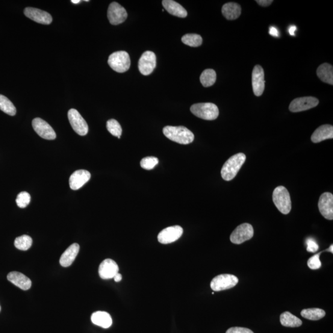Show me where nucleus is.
Returning a JSON list of instances; mask_svg holds the SVG:
<instances>
[{
  "label": "nucleus",
  "instance_id": "obj_1",
  "mask_svg": "<svg viewBox=\"0 0 333 333\" xmlns=\"http://www.w3.org/2000/svg\"><path fill=\"white\" fill-rule=\"evenodd\" d=\"M246 159V155L243 153H238L229 158L221 170V175L224 181H231L234 179L245 163Z\"/></svg>",
  "mask_w": 333,
  "mask_h": 333
},
{
  "label": "nucleus",
  "instance_id": "obj_2",
  "mask_svg": "<svg viewBox=\"0 0 333 333\" xmlns=\"http://www.w3.org/2000/svg\"><path fill=\"white\" fill-rule=\"evenodd\" d=\"M163 133L169 140L182 144H190L194 139L193 132L184 126H166L163 129Z\"/></svg>",
  "mask_w": 333,
  "mask_h": 333
},
{
  "label": "nucleus",
  "instance_id": "obj_3",
  "mask_svg": "<svg viewBox=\"0 0 333 333\" xmlns=\"http://www.w3.org/2000/svg\"><path fill=\"white\" fill-rule=\"evenodd\" d=\"M190 110L194 116L206 120H216L219 115V108L211 103H197L191 106Z\"/></svg>",
  "mask_w": 333,
  "mask_h": 333
},
{
  "label": "nucleus",
  "instance_id": "obj_4",
  "mask_svg": "<svg viewBox=\"0 0 333 333\" xmlns=\"http://www.w3.org/2000/svg\"><path fill=\"white\" fill-rule=\"evenodd\" d=\"M273 201L277 209L285 215L291 210V200L290 193L283 186L276 187L273 193Z\"/></svg>",
  "mask_w": 333,
  "mask_h": 333
},
{
  "label": "nucleus",
  "instance_id": "obj_5",
  "mask_svg": "<svg viewBox=\"0 0 333 333\" xmlns=\"http://www.w3.org/2000/svg\"><path fill=\"white\" fill-rule=\"evenodd\" d=\"M108 64L114 71L123 73L131 67V58L127 52L120 51L114 52L108 59Z\"/></svg>",
  "mask_w": 333,
  "mask_h": 333
},
{
  "label": "nucleus",
  "instance_id": "obj_6",
  "mask_svg": "<svg viewBox=\"0 0 333 333\" xmlns=\"http://www.w3.org/2000/svg\"><path fill=\"white\" fill-rule=\"evenodd\" d=\"M238 278L235 275L222 274L212 279L211 288L214 291L229 290L235 287L238 284Z\"/></svg>",
  "mask_w": 333,
  "mask_h": 333
},
{
  "label": "nucleus",
  "instance_id": "obj_7",
  "mask_svg": "<svg viewBox=\"0 0 333 333\" xmlns=\"http://www.w3.org/2000/svg\"><path fill=\"white\" fill-rule=\"evenodd\" d=\"M254 236V228L249 223H243L237 226L230 236V241L236 244H242Z\"/></svg>",
  "mask_w": 333,
  "mask_h": 333
},
{
  "label": "nucleus",
  "instance_id": "obj_8",
  "mask_svg": "<svg viewBox=\"0 0 333 333\" xmlns=\"http://www.w3.org/2000/svg\"><path fill=\"white\" fill-rule=\"evenodd\" d=\"M68 119L73 131L81 136H85L88 134V126L86 121L74 109H71L68 112Z\"/></svg>",
  "mask_w": 333,
  "mask_h": 333
},
{
  "label": "nucleus",
  "instance_id": "obj_9",
  "mask_svg": "<svg viewBox=\"0 0 333 333\" xmlns=\"http://www.w3.org/2000/svg\"><path fill=\"white\" fill-rule=\"evenodd\" d=\"M127 16L124 8L117 2L111 3L108 10V17L112 25H119L123 23Z\"/></svg>",
  "mask_w": 333,
  "mask_h": 333
},
{
  "label": "nucleus",
  "instance_id": "obj_10",
  "mask_svg": "<svg viewBox=\"0 0 333 333\" xmlns=\"http://www.w3.org/2000/svg\"><path fill=\"white\" fill-rule=\"evenodd\" d=\"M318 103H319V100L314 97H301V98H297L291 101L289 108L293 113H299V112L307 111L316 107Z\"/></svg>",
  "mask_w": 333,
  "mask_h": 333
},
{
  "label": "nucleus",
  "instance_id": "obj_11",
  "mask_svg": "<svg viewBox=\"0 0 333 333\" xmlns=\"http://www.w3.org/2000/svg\"><path fill=\"white\" fill-rule=\"evenodd\" d=\"M184 229L181 226H169L159 233L158 237L159 242L164 244L175 242L182 237Z\"/></svg>",
  "mask_w": 333,
  "mask_h": 333
},
{
  "label": "nucleus",
  "instance_id": "obj_12",
  "mask_svg": "<svg viewBox=\"0 0 333 333\" xmlns=\"http://www.w3.org/2000/svg\"><path fill=\"white\" fill-rule=\"evenodd\" d=\"M156 67V57L154 53L147 51L143 53L138 62V69L141 74L149 75Z\"/></svg>",
  "mask_w": 333,
  "mask_h": 333
},
{
  "label": "nucleus",
  "instance_id": "obj_13",
  "mask_svg": "<svg viewBox=\"0 0 333 333\" xmlns=\"http://www.w3.org/2000/svg\"><path fill=\"white\" fill-rule=\"evenodd\" d=\"M32 126L35 132L44 139L53 140L57 138V134L54 130L49 125V123L40 118H35L33 120Z\"/></svg>",
  "mask_w": 333,
  "mask_h": 333
},
{
  "label": "nucleus",
  "instance_id": "obj_14",
  "mask_svg": "<svg viewBox=\"0 0 333 333\" xmlns=\"http://www.w3.org/2000/svg\"><path fill=\"white\" fill-rule=\"evenodd\" d=\"M318 208L321 214L327 220L333 219V195L331 193H324L320 196Z\"/></svg>",
  "mask_w": 333,
  "mask_h": 333
},
{
  "label": "nucleus",
  "instance_id": "obj_15",
  "mask_svg": "<svg viewBox=\"0 0 333 333\" xmlns=\"http://www.w3.org/2000/svg\"><path fill=\"white\" fill-rule=\"evenodd\" d=\"M264 71L259 65L254 67L252 74L253 91L256 96H261L265 90Z\"/></svg>",
  "mask_w": 333,
  "mask_h": 333
},
{
  "label": "nucleus",
  "instance_id": "obj_16",
  "mask_svg": "<svg viewBox=\"0 0 333 333\" xmlns=\"http://www.w3.org/2000/svg\"><path fill=\"white\" fill-rule=\"evenodd\" d=\"M24 14L28 18L42 24L49 25L53 21L52 16L48 13L39 9L26 8L24 10Z\"/></svg>",
  "mask_w": 333,
  "mask_h": 333
},
{
  "label": "nucleus",
  "instance_id": "obj_17",
  "mask_svg": "<svg viewBox=\"0 0 333 333\" xmlns=\"http://www.w3.org/2000/svg\"><path fill=\"white\" fill-rule=\"evenodd\" d=\"M119 267L116 262L110 259H105L100 264L99 267V276L103 279L114 278L115 275L119 273Z\"/></svg>",
  "mask_w": 333,
  "mask_h": 333
},
{
  "label": "nucleus",
  "instance_id": "obj_18",
  "mask_svg": "<svg viewBox=\"0 0 333 333\" xmlns=\"http://www.w3.org/2000/svg\"><path fill=\"white\" fill-rule=\"evenodd\" d=\"M91 174L85 170H79L73 172L69 178L70 188L73 190H78L90 181Z\"/></svg>",
  "mask_w": 333,
  "mask_h": 333
},
{
  "label": "nucleus",
  "instance_id": "obj_19",
  "mask_svg": "<svg viewBox=\"0 0 333 333\" xmlns=\"http://www.w3.org/2000/svg\"><path fill=\"white\" fill-rule=\"evenodd\" d=\"M7 278L12 284L22 290H28L31 288L32 281L31 279L21 273L17 272H10L8 274Z\"/></svg>",
  "mask_w": 333,
  "mask_h": 333
},
{
  "label": "nucleus",
  "instance_id": "obj_20",
  "mask_svg": "<svg viewBox=\"0 0 333 333\" xmlns=\"http://www.w3.org/2000/svg\"><path fill=\"white\" fill-rule=\"evenodd\" d=\"M333 138V126L331 125H323L319 126L314 132L311 137L312 142L318 143L324 140L332 139Z\"/></svg>",
  "mask_w": 333,
  "mask_h": 333
},
{
  "label": "nucleus",
  "instance_id": "obj_21",
  "mask_svg": "<svg viewBox=\"0 0 333 333\" xmlns=\"http://www.w3.org/2000/svg\"><path fill=\"white\" fill-rule=\"evenodd\" d=\"M80 246L78 244L74 243L70 245L62 254L60 258V264L64 267H69L74 261L78 255Z\"/></svg>",
  "mask_w": 333,
  "mask_h": 333
},
{
  "label": "nucleus",
  "instance_id": "obj_22",
  "mask_svg": "<svg viewBox=\"0 0 333 333\" xmlns=\"http://www.w3.org/2000/svg\"><path fill=\"white\" fill-rule=\"evenodd\" d=\"M163 5L165 10L173 16L182 18H185L188 16L187 10L182 5L173 0H164Z\"/></svg>",
  "mask_w": 333,
  "mask_h": 333
},
{
  "label": "nucleus",
  "instance_id": "obj_23",
  "mask_svg": "<svg viewBox=\"0 0 333 333\" xmlns=\"http://www.w3.org/2000/svg\"><path fill=\"white\" fill-rule=\"evenodd\" d=\"M91 322L103 328H109L113 324V320L108 312L98 311L93 313L91 317Z\"/></svg>",
  "mask_w": 333,
  "mask_h": 333
},
{
  "label": "nucleus",
  "instance_id": "obj_24",
  "mask_svg": "<svg viewBox=\"0 0 333 333\" xmlns=\"http://www.w3.org/2000/svg\"><path fill=\"white\" fill-rule=\"evenodd\" d=\"M222 13L226 19H237L241 15V6L235 3H227L223 6Z\"/></svg>",
  "mask_w": 333,
  "mask_h": 333
},
{
  "label": "nucleus",
  "instance_id": "obj_25",
  "mask_svg": "<svg viewBox=\"0 0 333 333\" xmlns=\"http://www.w3.org/2000/svg\"><path fill=\"white\" fill-rule=\"evenodd\" d=\"M317 73L318 78L325 83L333 85V68L331 64L324 63L318 67Z\"/></svg>",
  "mask_w": 333,
  "mask_h": 333
},
{
  "label": "nucleus",
  "instance_id": "obj_26",
  "mask_svg": "<svg viewBox=\"0 0 333 333\" xmlns=\"http://www.w3.org/2000/svg\"><path fill=\"white\" fill-rule=\"evenodd\" d=\"M280 323L283 326L291 328L299 327L302 324L301 320L290 312H285L280 315Z\"/></svg>",
  "mask_w": 333,
  "mask_h": 333
},
{
  "label": "nucleus",
  "instance_id": "obj_27",
  "mask_svg": "<svg viewBox=\"0 0 333 333\" xmlns=\"http://www.w3.org/2000/svg\"><path fill=\"white\" fill-rule=\"evenodd\" d=\"M301 316L306 319L312 321H317L322 319L325 316L326 312L323 309L318 308H312L303 309L300 312Z\"/></svg>",
  "mask_w": 333,
  "mask_h": 333
},
{
  "label": "nucleus",
  "instance_id": "obj_28",
  "mask_svg": "<svg viewBox=\"0 0 333 333\" xmlns=\"http://www.w3.org/2000/svg\"><path fill=\"white\" fill-rule=\"evenodd\" d=\"M217 74L213 69H208L204 70L200 76V81L204 87L212 86L216 83Z\"/></svg>",
  "mask_w": 333,
  "mask_h": 333
},
{
  "label": "nucleus",
  "instance_id": "obj_29",
  "mask_svg": "<svg viewBox=\"0 0 333 333\" xmlns=\"http://www.w3.org/2000/svg\"><path fill=\"white\" fill-rule=\"evenodd\" d=\"M0 110L11 116H15L16 114V109L13 103L2 95H0Z\"/></svg>",
  "mask_w": 333,
  "mask_h": 333
},
{
  "label": "nucleus",
  "instance_id": "obj_30",
  "mask_svg": "<svg viewBox=\"0 0 333 333\" xmlns=\"http://www.w3.org/2000/svg\"><path fill=\"white\" fill-rule=\"evenodd\" d=\"M182 42L191 47H198L202 43V38L201 35L195 34H188L182 38Z\"/></svg>",
  "mask_w": 333,
  "mask_h": 333
},
{
  "label": "nucleus",
  "instance_id": "obj_31",
  "mask_svg": "<svg viewBox=\"0 0 333 333\" xmlns=\"http://www.w3.org/2000/svg\"><path fill=\"white\" fill-rule=\"evenodd\" d=\"M32 244V239L28 235H22L17 237L14 241V246L17 249L28 250Z\"/></svg>",
  "mask_w": 333,
  "mask_h": 333
},
{
  "label": "nucleus",
  "instance_id": "obj_32",
  "mask_svg": "<svg viewBox=\"0 0 333 333\" xmlns=\"http://www.w3.org/2000/svg\"><path fill=\"white\" fill-rule=\"evenodd\" d=\"M107 129L110 134L113 135V136L116 137L119 139L120 138L122 133V129L120 123L115 119L109 120L107 122Z\"/></svg>",
  "mask_w": 333,
  "mask_h": 333
},
{
  "label": "nucleus",
  "instance_id": "obj_33",
  "mask_svg": "<svg viewBox=\"0 0 333 333\" xmlns=\"http://www.w3.org/2000/svg\"><path fill=\"white\" fill-rule=\"evenodd\" d=\"M31 195L28 192L23 191L17 195L16 199L17 205L20 208H25L31 202Z\"/></svg>",
  "mask_w": 333,
  "mask_h": 333
},
{
  "label": "nucleus",
  "instance_id": "obj_34",
  "mask_svg": "<svg viewBox=\"0 0 333 333\" xmlns=\"http://www.w3.org/2000/svg\"><path fill=\"white\" fill-rule=\"evenodd\" d=\"M159 163V160L155 157L144 158L141 161L140 165L141 168L145 170H152L154 169L156 165Z\"/></svg>",
  "mask_w": 333,
  "mask_h": 333
},
{
  "label": "nucleus",
  "instance_id": "obj_35",
  "mask_svg": "<svg viewBox=\"0 0 333 333\" xmlns=\"http://www.w3.org/2000/svg\"><path fill=\"white\" fill-rule=\"evenodd\" d=\"M321 252L318 253L316 255L313 256L309 259L308 262V265L309 268L312 270L319 269L322 266V263L320 260V255Z\"/></svg>",
  "mask_w": 333,
  "mask_h": 333
},
{
  "label": "nucleus",
  "instance_id": "obj_36",
  "mask_svg": "<svg viewBox=\"0 0 333 333\" xmlns=\"http://www.w3.org/2000/svg\"><path fill=\"white\" fill-rule=\"evenodd\" d=\"M226 333H254L248 328L243 327H232L226 331Z\"/></svg>",
  "mask_w": 333,
  "mask_h": 333
},
{
  "label": "nucleus",
  "instance_id": "obj_37",
  "mask_svg": "<svg viewBox=\"0 0 333 333\" xmlns=\"http://www.w3.org/2000/svg\"><path fill=\"white\" fill-rule=\"evenodd\" d=\"M308 251L310 252H315L318 249V245L316 242L312 239H309L307 240Z\"/></svg>",
  "mask_w": 333,
  "mask_h": 333
},
{
  "label": "nucleus",
  "instance_id": "obj_38",
  "mask_svg": "<svg viewBox=\"0 0 333 333\" xmlns=\"http://www.w3.org/2000/svg\"><path fill=\"white\" fill-rule=\"evenodd\" d=\"M259 5L262 6V7H267L268 6H270L272 4V0H258L256 1Z\"/></svg>",
  "mask_w": 333,
  "mask_h": 333
},
{
  "label": "nucleus",
  "instance_id": "obj_39",
  "mask_svg": "<svg viewBox=\"0 0 333 333\" xmlns=\"http://www.w3.org/2000/svg\"><path fill=\"white\" fill-rule=\"evenodd\" d=\"M269 33L271 35L275 37H278L279 36V32L278 29L274 27H271L270 28Z\"/></svg>",
  "mask_w": 333,
  "mask_h": 333
},
{
  "label": "nucleus",
  "instance_id": "obj_40",
  "mask_svg": "<svg viewBox=\"0 0 333 333\" xmlns=\"http://www.w3.org/2000/svg\"><path fill=\"white\" fill-rule=\"evenodd\" d=\"M114 281L116 282H119L122 280V276L121 274L118 273L114 277Z\"/></svg>",
  "mask_w": 333,
  "mask_h": 333
},
{
  "label": "nucleus",
  "instance_id": "obj_41",
  "mask_svg": "<svg viewBox=\"0 0 333 333\" xmlns=\"http://www.w3.org/2000/svg\"><path fill=\"white\" fill-rule=\"evenodd\" d=\"M297 30V28L296 26H291L290 27V28L289 29V32H290V34L291 35H294V33H295V31Z\"/></svg>",
  "mask_w": 333,
  "mask_h": 333
},
{
  "label": "nucleus",
  "instance_id": "obj_42",
  "mask_svg": "<svg viewBox=\"0 0 333 333\" xmlns=\"http://www.w3.org/2000/svg\"><path fill=\"white\" fill-rule=\"evenodd\" d=\"M71 2L72 4H78L79 3H81V0H72Z\"/></svg>",
  "mask_w": 333,
  "mask_h": 333
},
{
  "label": "nucleus",
  "instance_id": "obj_43",
  "mask_svg": "<svg viewBox=\"0 0 333 333\" xmlns=\"http://www.w3.org/2000/svg\"><path fill=\"white\" fill-rule=\"evenodd\" d=\"M332 247H333L332 245H331V246L329 247V248L327 250H328V251L329 252H331V253H332L333 252Z\"/></svg>",
  "mask_w": 333,
  "mask_h": 333
},
{
  "label": "nucleus",
  "instance_id": "obj_44",
  "mask_svg": "<svg viewBox=\"0 0 333 333\" xmlns=\"http://www.w3.org/2000/svg\"><path fill=\"white\" fill-rule=\"evenodd\" d=\"M0 311H1V307H0Z\"/></svg>",
  "mask_w": 333,
  "mask_h": 333
}]
</instances>
